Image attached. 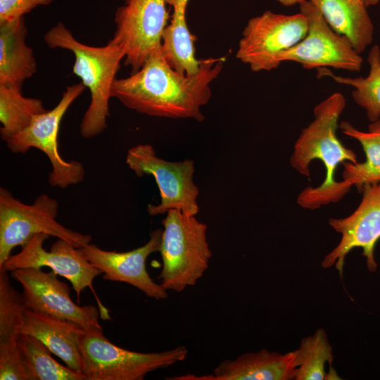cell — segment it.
<instances>
[{
    "label": "cell",
    "instance_id": "obj_29",
    "mask_svg": "<svg viewBox=\"0 0 380 380\" xmlns=\"http://www.w3.org/2000/svg\"><path fill=\"white\" fill-rule=\"evenodd\" d=\"M279 4L285 6H291L296 4H300L304 0H277Z\"/></svg>",
    "mask_w": 380,
    "mask_h": 380
},
{
    "label": "cell",
    "instance_id": "obj_15",
    "mask_svg": "<svg viewBox=\"0 0 380 380\" xmlns=\"http://www.w3.org/2000/svg\"><path fill=\"white\" fill-rule=\"evenodd\" d=\"M162 232L160 229L153 230L146 244L126 252L103 250L94 243L80 248L84 258L103 274V279L129 284L149 298L163 300L167 298V291L151 279L146 267L148 257L159 251Z\"/></svg>",
    "mask_w": 380,
    "mask_h": 380
},
{
    "label": "cell",
    "instance_id": "obj_17",
    "mask_svg": "<svg viewBox=\"0 0 380 380\" xmlns=\"http://www.w3.org/2000/svg\"><path fill=\"white\" fill-rule=\"evenodd\" d=\"M84 330L73 322L25 308L20 334L37 338L67 367L83 374L84 361L80 350L79 336Z\"/></svg>",
    "mask_w": 380,
    "mask_h": 380
},
{
    "label": "cell",
    "instance_id": "obj_28",
    "mask_svg": "<svg viewBox=\"0 0 380 380\" xmlns=\"http://www.w3.org/2000/svg\"><path fill=\"white\" fill-rule=\"evenodd\" d=\"M53 0H0V23L23 15L38 6H47Z\"/></svg>",
    "mask_w": 380,
    "mask_h": 380
},
{
    "label": "cell",
    "instance_id": "obj_13",
    "mask_svg": "<svg viewBox=\"0 0 380 380\" xmlns=\"http://www.w3.org/2000/svg\"><path fill=\"white\" fill-rule=\"evenodd\" d=\"M11 277L22 286L27 309L73 322L86 330H103L99 309L73 302L68 285L59 280L53 271L21 268L12 271Z\"/></svg>",
    "mask_w": 380,
    "mask_h": 380
},
{
    "label": "cell",
    "instance_id": "obj_20",
    "mask_svg": "<svg viewBox=\"0 0 380 380\" xmlns=\"http://www.w3.org/2000/svg\"><path fill=\"white\" fill-rule=\"evenodd\" d=\"M170 22L163 32L160 50L167 63L182 75H194L201 68L203 60L196 57V36L186 23V7L172 8Z\"/></svg>",
    "mask_w": 380,
    "mask_h": 380
},
{
    "label": "cell",
    "instance_id": "obj_7",
    "mask_svg": "<svg viewBox=\"0 0 380 380\" xmlns=\"http://www.w3.org/2000/svg\"><path fill=\"white\" fill-rule=\"evenodd\" d=\"M84 89L82 82L68 86L53 108L37 115L27 127L6 142L8 148L15 153H25L30 148L42 151L51 163L49 182L54 187L65 189L80 183L84 177L83 165L76 160H63L58 144L61 120Z\"/></svg>",
    "mask_w": 380,
    "mask_h": 380
},
{
    "label": "cell",
    "instance_id": "obj_10",
    "mask_svg": "<svg viewBox=\"0 0 380 380\" xmlns=\"http://www.w3.org/2000/svg\"><path fill=\"white\" fill-rule=\"evenodd\" d=\"M299 7L308 20L307 34L297 44L280 54L279 62H296L309 70L332 68L359 72L363 58L350 41L336 32L310 1L304 0Z\"/></svg>",
    "mask_w": 380,
    "mask_h": 380
},
{
    "label": "cell",
    "instance_id": "obj_12",
    "mask_svg": "<svg viewBox=\"0 0 380 380\" xmlns=\"http://www.w3.org/2000/svg\"><path fill=\"white\" fill-rule=\"evenodd\" d=\"M49 237L45 234L34 235L21 248V251L11 255L0 266V270L12 272L17 269L48 267L57 275L67 279L80 300L81 293L89 287L94 293L100 307L101 317L110 319L108 310L103 307L96 296L93 281L101 272L94 267L82 255L80 248L58 239L51 246L50 251L44 249L43 244Z\"/></svg>",
    "mask_w": 380,
    "mask_h": 380
},
{
    "label": "cell",
    "instance_id": "obj_1",
    "mask_svg": "<svg viewBox=\"0 0 380 380\" xmlns=\"http://www.w3.org/2000/svg\"><path fill=\"white\" fill-rule=\"evenodd\" d=\"M223 65L224 58L203 59L197 74L182 75L167 63L158 49L139 70L115 80L111 96L142 114L201 122L205 118L201 108L210 101V84Z\"/></svg>",
    "mask_w": 380,
    "mask_h": 380
},
{
    "label": "cell",
    "instance_id": "obj_16",
    "mask_svg": "<svg viewBox=\"0 0 380 380\" xmlns=\"http://www.w3.org/2000/svg\"><path fill=\"white\" fill-rule=\"evenodd\" d=\"M296 351L286 353L262 349L222 361L212 374H186L170 380H295Z\"/></svg>",
    "mask_w": 380,
    "mask_h": 380
},
{
    "label": "cell",
    "instance_id": "obj_6",
    "mask_svg": "<svg viewBox=\"0 0 380 380\" xmlns=\"http://www.w3.org/2000/svg\"><path fill=\"white\" fill-rule=\"evenodd\" d=\"M58 201L46 194L32 204L15 198L10 191L0 188V266L16 246H23L34 235L45 234L63 239L77 248L90 243L91 236L73 231L56 220Z\"/></svg>",
    "mask_w": 380,
    "mask_h": 380
},
{
    "label": "cell",
    "instance_id": "obj_5",
    "mask_svg": "<svg viewBox=\"0 0 380 380\" xmlns=\"http://www.w3.org/2000/svg\"><path fill=\"white\" fill-rule=\"evenodd\" d=\"M85 380H143L147 374L184 361V346L158 353L129 350L110 342L103 330H86L79 336Z\"/></svg>",
    "mask_w": 380,
    "mask_h": 380
},
{
    "label": "cell",
    "instance_id": "obj_19",
    "mask_svg": "<svg viewBox=\"0 0 380 380\" xmlns=\"http://www.w3.org/2000/svg\"><path fill=\"white\" fill-rule=\"evenodd\" d=\"M328 25L362 53L373 41L374 26L364 0H308Z\"/></svg>",
    "mask_w": 380,
    "mask_h": 380
},
{
    "label": "cell",
    "instance_id": "obj_11",
    "mask_svg": "<svg viewBox=\"0 0 380 380\" xmlns=\"http://www.w3.org/2000/svg\"><path fill=\"white\" fill-rule=\"evenodd\" d=\"M169 19L165 0H125L115 12V30L110 42L125 51L124 64L133 73L156 50Z\"/></svg>",
    "mask_w": 380,
    "mask_h": 380
},
{
    "label": "cell",
    "instance_id": "obj_8",
    "mask_svg": "<svg viewBox=\"0 0 380 380\" xmlns=\"http://www.w3.org/2000/svg\"><path fill=\"white\" fill-rule=\"evenodd\" d=\"M126 164L139 177L151 175L155 178L161 200L158 205H148L150 215L165 214L172 209L191 216L198 214L199 191L193 182V160L167 161L159 158L151 145L138 144L128 150Z\"/></svg>",
    "mask_w": 380,
    "mask_h": 380
},
{
    "label": "cell",
    "instance_id": "obj_21",
    "mask_svg": "<svg viewBox=\"0 0 380 380\" xmlns=\"http://www.w3.org/2000/svg\"><path fill=\"white\" fill-rule=\"evenodd\" d=\"M339 127L343 134L360 143L366 156L364 163H343V181L349 188L355 185L359 190L365 184L379 182L380 118L371 122L367 132L356 129L348 121L341 122Z\"/></svg>",
    "mask_w": 380,
    "mask_h": 380
},
{
    "label": "cell",
    "instance_id": "obj_25",
    "mask_svg": "<svg viewBox=\"0 0 380 380\" xmlns=\"http://www.w3.org/2000/svg\"><path fill=\"white\" fill-rule=\"evenodd\" d=\"M295 351L297 361L295 380L327 379L325 365L332 362L334 355L323 329H318L312 335L302 338L298 349Z\"/></svg>",
    "mask_w": 380,
    "mask_h": 380
},
{
    "label": "cell",
    "instance_id": "obj_18",
    "mask_svg": "<svg viewBox=\"0 0 380 380\" xmlns=\"http://www.w3.org/2000/svg\"><path fill=\"white\" fill-rule=\"evenodd\" d=\"M27 34L24 17L0 23V85L22 89L23 82L37 72Z\"/></svg>",
    "mask_w": 380,
    "mask_h": 380
},
{
    "label": "cell",
    "instance_id": "obj_14",
    "mask_svg": "<svg viewBox=\"0 0 380 380\" xmlns=\"http://www.w3.org/2000/svg\"><path fill=\"white\" fill-rule=\"evenodd\" d=\"M362 198L357 209L343 218H330L329 225L341 238L338 244L322 260L321 266L335 265L342 275L346 255L354 248H362L369 272L377 269L374 248L380 239V182L367 183L361 189Z\"/></svg>",
    "mask_w": 380,
    "mask_h": 380
},
{
    "label": "cell",
    "instance_id": "obj_22",
    "mask_svg": "<svg viewBox=\"0 0 380 380\" xmlns=\"http://www.w3.org/2000/svg\"><path fill=\"white\" fill-rule=\"evenodd\" d=\"M46 110L40 99L24 96L22 89L0 85L1 139L6 142Z\"/></svg>",
    "mask_w": 380,
    "mask_h": 380
},
{
    "label": "cell",
    "instance_id": "obj_23",
    "mask_svg": "<svg viewBox=\"0 0 380 380\" xmlns=\"http://www.w3.org/2000/svg\"><path fill=\"white\" fill-rule=\"evenodd\" d=\"M18 344L29 380H85L83 374L56 361L51 350L37 338L20 334Z\"/></svg>",
    "mask_w": 380,
    "mask_h": 380
},
{
    "label": "cell",
    "instance_id": "obj_9",
    "mask_svg": "<svg viewBox=\"0 0 380 380\" xmlns=\"http://www.w3.org/2000/svg\"><path fill=\"white\" fill-rule=\"evenodd\" d=\"M308 27L307 18L301 12L285 15L266 11L248 21L236 58L253 72L276 69L281 64L279 55L301 41Z\"/></svg>",
    "mask_w": 380,
    "mask_h": 380
},
{
    "label": "cell",
    "instance_id": "obj_4",
    "mask_svg": "<svg viewBox=\"0 0 380 380\" xmlns=\"http://www.w3.org/2000/svg\"><path fill=\"white\" fill-rule=\"evenodd\" d=\"M166 213L158 251L163 267L158 279L165 290L181 293L196 285L208 268L212 252L208 226L178 210Z\"/></svg>",
    "mask_w": 380,
    "mask_h": 380
},
{
    "label": "cell",
    "instance_id": "obj_27",
    "mask_svg": "<svg viewBox=\"0 0 380 380\" xmlns=\"http://www.w3.org/2000/svg\"><path fill=\"white\" fill-rule=\"evenodd\" d=\"M0 379L29 380L18 339L0 342Z\"/></svg>",
    "mask_w": 380,
    "mask_h": 380
},
{
    "label": "cell",
    "instance_id": "obj_30",
    "mask_svg": "<svg viewBox=\"0 0 380 380\" xmlns=\"http://www.w3.org/2000/svg\"><path fill=\"white\" fill-rule=\"evenodd\" d=\"M366 6L367 7L370 6H374L376 4H377L380 0H364Z\"/></svg>",
    "mask_w": 380,
    "mask_h": 380
},
{
    "label": "cell",
    "instance_id": "obj_24",
    "mask_svg": "<svg viewBox=\"0 0 380 380\" xmlns=\"http://www.w3.org/2000/svg\"><path fill=\"white\" fill-rule=\"evenodd\" d=\"M369 72L367 77H348L336 75L327 68L318 69L319 76L332 78L336 82L354 88L353 101L366 110L368 120L372 122L380 118V47L373 46L368 54Z\"/></svg>",
    "mask_w": 380,
    "mask_h": 380
},
{
    "label": "cell",
    "instance_id": "obj_3",
    "mask_svg": "<svg viewBox=\"0 0 380 380\" xmlns=\"http://www.w3.org/2000/svg\"><path fill=\"white\" fill-rule=\"evenodd\" d=\"M44 40L51 49H66L73 53L72 73L81 79L91 95L81 121L80 134L84 138L100 134L107 127L112 86L125 56L123 48L110 40L103 46L83 44L61 22L45 33Z\"/></svg>",
    "mask_w": 380,
    "mask_h": 380
},
{
    "label": "cell",
    "instance_id": "obj_26",
    "mask_svg": "<svg viewBox=\"0 0 380 380\" xmlns=\"http://www.w3.org/2000/svg\"><path fill=\"white\" fill-rule=\"evenodd\" d=\"M25 305L11 285L7 272L0 270V342L18 339Z\"/></svg>",
    "mask_w": 380,
    "mask_h": 380
},
{
    "label": "cell",
    "instance_id": "obj_2",
    "mask_svg": "<svg viewBox=\"0 0 380 380\" xmlns=\"http://www.w3.org/2000/svg\"><path fill=\"white\" fill-rule=\"evenodd\" d=\"M346 106L343 95L336 92L314 108L313 120L296 140L290 158L291 166L301 175L310 177V164L318 159L326 170L324 182L317 187L308 186L298 196L302 208L315 210L330 203H336L350 191L343 181H335L339 164L358 163L355 152L343 146L336 135L338 122Z\"/></svg>",
    "mask_w": 380,
    "mask_h": 380
}]
</instances>
